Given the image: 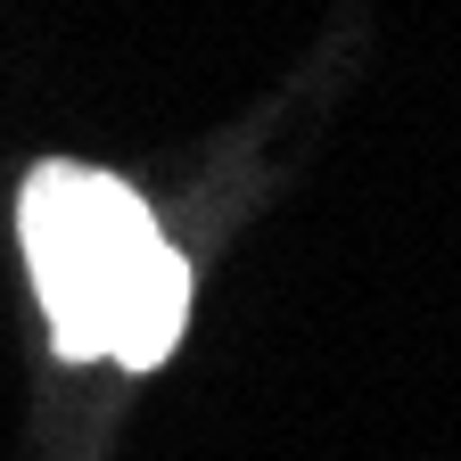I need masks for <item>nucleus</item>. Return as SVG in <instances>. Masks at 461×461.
<instances>
[{"instance_id":"nucleus-1","label":"nucleus","mask_w":461,"mask_h":461,"mask_svg":"<svg viewBox=\"0 0 461 461\" xmlns=\"http://www.w3.org/2000/svg\"><path fill=\"white\" fill-rule=\"evenodd\" d=\"M17 240L67 363L157 371L190 321V264L157 230L149 198L99 165L50 157L25 173Z\"/></svg>"}]
</instances>
